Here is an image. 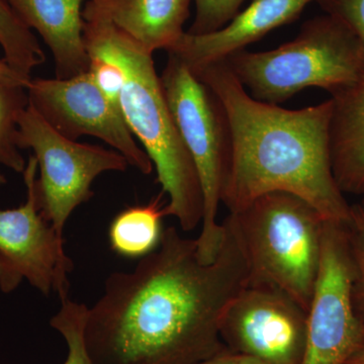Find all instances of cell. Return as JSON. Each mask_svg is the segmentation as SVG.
Here are the masks:
<instances>
[{
    "mask_svg": "<svg viewBox=\"0 0 364 364\" xmlns=\"http://www.w3.org/2000/svg\"><path fill=\"white\" fill-rule=\"evenodd\" d=\"M90 56V69L93 79L107 97L119 107V97L124 82L123 68L114 60L98 53H87Z\"/></svg>",
    "mask_w": 364,
    "mask_h": 364,
    "instance_id": "cell-22",
    "label": "cell"
},
{
    "mask_svg": "<svg viewBox=\"0 0 364 364\" xmlns=\"http://www.w3.org/2000/svg\"><path fill=\"white\" fill-rule=\"evenodd\" d=\"M333 176L344 195H364V77L331 95Z\"/></svg>",
    "mask_w": 364,
    "mask_h": 364,
    "instance_id": "cell-15",
    "label": "cell"
},
{
    "mask_svg": "<svg viewBox=\"0 0 364 364\" xmlns=\"http://www.w3.org/2000/svg\"><path fill=\"white\" fill-rule=\"evenodd\" d=\"M358 205L359 208H360V210H363V213L364 214V195L361 196L360 202L358 203Z\"/></svg>",
    "mask_w": 364,
    "mask_h": 364,
    "instance_id": "cell-27",
    "label": "cell"
},
{
    "mask_svg": "<svg viewBox=\"0 0 364 364\" xmlns=\"http://www.w3.org/2000/svg\"><path fill=\"white\" fill-rule=\"evenodd\" d=\"M312 2L316 0H252L217 32L184 33L167 54L174 55L191 69L223 61L275 28L293 23Z\"/></svg>",
    "mask_w": 364,
    "mask_h": 364,
    "instance_id": "cell-12",
    "label": "cell"
},
{
    "mask_svg": "<svg viewBox=\"0 0 364 364\" xmlns=\"http://www.w3.org/2000/svg\"><path fill=\"white\" fill-rule=\"evenodd\" d=\"M193 0H88L146 52L168 51L183 35Z\"/></svg>",
    "mask_w": 364,
    "mask_h": 364,
    "instance_id": "cell-14",
    "label": "cell"
},
{
    "mask_svg": "<svg viewBox=\"0 0 364 364\" xmlns=\"http://www.w3.org/2000/svg\"><path fill=\"white\" fill-rule=\"evenodd\" d=\"M231 215L247 261L248 284L277 287L308 312L327 220L310 203L284 191L258 196Z\"/></svg>",
    "mask_w": 364,
    "mask_h": 364,
    "instance_id": "cell-5",
    "label": "cell"
},
{
    "mask_svg": "<svg viewBox=\"0 0 364 364\" xmlns=\"http://www.w3.org/2000/svg\"><path fill=\"white\" fill-rule=\"evenodd\" d=\"M351 284L347 225L327 221L301 364H346L364 344L363 328L352 304Z\"/></svg>",
    "mask_w": 364,
    "mask_h": 364,
    "instance_id": "cell-9",
    "label": "cell"
},
{
    "mask_svg": "<svg viewBox=\"0 0 364 364\" xmlns=\"http://www.w3.org/2000/svg\"><path fill=\"white\" fill-rule=\"evenodd\" d=\"M38 162L26 161L23 181L26 200L18 208L0 210V289L9 294L23 279L45 296L53 291L68 298V274L73 262L66 255L64 238L41 212L36 193Z\"/></svg>",
    "mask_w": 364,
    "mask_h": 364,
    "instance_id": "cell-8",
    "label": "cell"
},
{
    "mask_svg": "<svg viewBox=\"0 0 364 364\" xmlns=\"http://www.w3.org/2000/svg\"><path fill=\"white\" fill-rule=\"evenodd\" d=\"M160 79L200 179L203 215L196 242L200 260L210 263L222 245L223 226L217 219L233 147L231 124L219 97L174 55L168 54Z\"/></svg>",
    "mask_w": 364,
    "mask_h": 364,
    "instance_id": "cell-6",
    "label": "cell"
},
{
    "mask_svg": "<svg viewBox=\"0 0 364 364\" xmlns=\"http://www.w3.org/2000/svg\"><path fill=\"white\" fill-rule=\"evenodd\" d=\"M30 79L18 74L0 79V164L18 173H23L26 165L18 134V119L30 104L26 90Z\"/></svg>",
    "mask_w": 364,
    "mask_h": 364,
    "instance_id": "cell-17",
    "label": "cell"
},
{
    "mask_svg": "<svg viewBox=\"0 0 364 364\" xmlns=\"http://www.w3.org/2000/svg\"><path fill=\"white\" fill-rule=\"evenodd\" d=\"M191 70L219 97L231 124L233 147L222 193L229 213L284 191L310 203L327 221L350 222L352 205L333 176L330 98L287 109L251 97L225 61Z\"/></svg>",
    "mask_w": 364,
    "mask_h": 364,
    "instance_id": "cell-2",
    "label": "cell"
},
{
    "mask_svg": "<svg viewBox=\"0 0 364 364\" xmlns=\"http://www.w3.org/2000/svg\"><path fill=\"white\" fill-rule=\"evenodd\" d=\"M26 90L33 109L62 136L74 141L95 136L141 173H152L153 163L127 126L121 109L98 87L90 71L67 79L31 78Z\"/></svg>",
    "mask_w": 364,
    "mask_h": 364,
    "instance_id": "cell-10",
    "label": "cell"
},
{
    "mask_svg": "<svg viewBox=\"0 0 364 364\" xmlns=\"http://www.w3.org/2000/svg\"><path fill=\"white\" fill-rule=\"evenodd\" d=\"M222 226L213 262L200 260L196 239L168 227L133 270L109 274L86 311L85 343L93 364H196L226 348L223 317L247 286L249 272L233 215Z\"/></svg>",
    "mask_w": 364,
    "mask_h": 364,
    "instance_id": "cell-1",
    "label": "cell"
},
{
    "mask_svg": "<svg viewBox=\"0 0 364 364\" xmlns=\"http://www.w3.org/2000/svg\"><path fill=\"white\" fill-rule=\"evenodd\" d=\"M245 0H195L196 16L188 32L207 35L221 30L240 11Z\"/></svg>",
    "mask_w": 364,
    "mask_h": 364,
    "instance_id": "cell-21",
    "label": "cell"
},
{
    "mask_svg": "<svg viewBox=\"0 0 364 364\" xmlns=\"http://www.w3.org/2000/svg\"><path fill=\"white\" fill-rule=\"evenodd\" d=\"M0 47L4 59L26 78L45 62V53L31 28L25 25L7 0H0Z\"/></svg>",
    "mask_w": 364,
    "mask_h": 364,
    "instance_id": "cell-18",
    "label": "cell"
},
{
    "mask_svg": "<svg viewBox=\"0 0 364 364\" xmlns=\"http://www.w3.org/2000/svg\"><path fill=\"white\" fill-rule=\"evenodd\" d=\"M87 306L68 298L62 299L61 308L53 316L50 325L63 337L68 354L63 364H93L85 343V324Z\"/></svg>",
    "mask_w": 364,
    "mask_h": 364,
    "instance_id": "cell-19",
    "label": "cell"
},
{
    "mask_svg": "<svg viewBox=\"0 0 364 364\" xmlns=\"http://www.w3.org/2000/svg\"><path fill=\"white\" fill-rule=\"evenodd\" d=\"M347 232L352 259V304L364 331V214L358 203L352 205Z\"/></svg>",
    "mask_w": 364,
    "mask_h": 364,
    "instance_id": "cell-20",
    "label": "cell"
},
{
    "mask_svg": "<svg viewBox=\"0 0 364 364\" xmlns=\"http://www.w3.org/2000/svg\"><path fill=\"white\" fill-rule=\"evenodd\" d=\"M7 1L25 25L39 33L49 48L56 78H71L88 71L90 56L83 39L82 6L85 0Z\"/></svg>",
    "mask_w": 364,
    "mask_h": 364,
    "instance_id": "cell-13",
    "label": "cell"
},
{
    "mask_svg": "<svg viewBox=\"0 0 364 364\" xmlns=\"http://www.w3.org/2000/svg\"><path fill=\"white\" fill-rule=\"evenodd\" d=\"M255 100L279 105L310 87L333 95L364 77L358 38L329 14L305 21L298 36L269 51L234 53L223 60Z\"/></svg>",
    "mask_w": 364,
    "mask_h": 364,
    "instance_id": "cell-4",
    "label": "cell"
},
{
    "mask_svg": "<svg viewBox=\"0 0 364 364\" xmlns=\"http://www.w3.org/2000/svg\"><path fill=\"white\" fill-rule=\"evenodd\" d=\"M6 183V176H4V174L1 173V171H0V186H4V184Z\"/></svg>",
    "mask_w": 364,
    "mask_h": 364,
    "instance_id": "cell-28",
    "label": "cell"
},
{
    "mask_svg": "<svg viewBox=\"0 0 364 364\" xmlns=\"http://www.w3.org/2000/svg\"><path fill=\"white\" fill-rule=\"evenodd\" d=\"M308 312L277 287L251 284L235 296L221 323V339L236 354L269 364H301Z\"/></svg>",
    "mask_w": 364,
    "mask_h": 364,
    "instance_id": "cell-11",
    "label": "cell"
},
{
    "mask_svg": "<svg viewBox=\"0 0 364 364\" xmlns=\"http://www.w3.org/2000/svg\"><path fill=\"white\" fill-rule=\"evenodd\" d=\"M235 353L230 351L229 349L225 348L224 350L219 352L212 358L205 359L196 364H232L233 363Z\"/></svg>",
    "mask_w": 364,
    "mask_h": 364,
    "instance_id": "cell-24",
    "label": "cell"
},
{
    "mask_svg": "<svg viewBox=\"0 0 364 364\" xmlns=\"http://www.w3.org/2000/svg\"><path fill=\"white\" fill-rule=\"evenodd\" d=\"M232 364H269L267 361L263 360L255 356L247 355V354H236L235 353L233 363Z\"/></svg>",
    "mask_w": 364,
    "mask_h": 364,
    "instance_id": "cell-25",
    "label": "cell"
},
{
    "mask_svg": "<svg viewBox=\"0 0 364 364\" xmlns=\"http://www.w3.org/2000/svg\"><path fill=\"white\" fill-rule=\"evenodd\" d=\"M324 14L348 26L364 49V0H316Z\"/></svg>",
    "mask_w": 364,
    "mask_h": 364,
    "instance_id": "cell-23",
    "label": "cell"
},
{
    "mask_svg": "<svg viewBox=\"0 0 364 364\" xmlns=\"http://www.w3.org/2000/svg\"><path fill=\"white\" fill-rule=\"evenodd\" d=\"M165 193L161 191L144 205L122 210L109 227V243L114 252L127 258H142L157 248L163 233L162 220L166 217Z\"/></svg>",
    "mask_w": 364,
    "mask_h": 364,
    "instance_id": "cell-16",
    "label": "cell"
},
{
    "mask_svg": "<svg viewBox=\"0 0 364 364\" xmlns=\"http://www.w3.org/2000/svg\"><path fill=\"white\" fill-rule=\"evenodd\" d=\"M346 364H364V344L348 359Z\"/></svg>",
    "mask_w": 364,
    "mask_h": 364,
    "instance_id": "cell-26",
    "label": "cell"
},
{
    "mask_svg": "<svg viewBox=\"0 0 364 364\" xmlns=\"http://www.w3.org/2000/svg\"><path fill=\"white\" fill-rule=\"evenodd\" d=\"M18 145L21 150H32L37 159L38 203L61 238L72 213L95 195L91 186L97 177L105 172L126 171L129 166L116 150L62 136L31 104L18 119Z\"/></svg>",
    "mask_w": 364,
    "mask_h": 364,
    "instance_id": "cell-7",
    "label": "cell"
},
{
    "mask_svg": "<svg viewBox=\"0 0 364 364\" xmlns=\"http://www.w3.org/2000/svg\"><path fill=\"white\" fill-rule=\"evenodd\" d=\"M82 14L86 51L109 57L123 68L121 112L152 161L163 193L168 196L166 215L176 218L182 231H193L202 224V188L195 163L170 112L153 54L88 4Z\"/></svg>",
    "mask_w": 364,
    "mask_h": 364,
    "instance_id": "cell-3",
    "label": "cell"
}]
</instances>
